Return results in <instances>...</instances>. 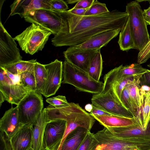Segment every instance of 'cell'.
<instances>
[{
	"label": "cell",
	"mask_w": 150,
	"mask_h": 150,
	"mask_svg": "<svg viewBox=\"0 0 150 150\" xmlns=\"http://www.w3.org/2000/svg\"><path fill=\"white\" fill-rule=\"evenodd\" d=\"M66 26L61 33L52 39L57 47L79 45L92 37L113 29H122L129 18L126 12L116 10L97 15L80 16L63 11Z\"/></svg>",
	"instance_id": "1"
},
{
	"label": "cell",
	"mask_w": 150,
	"mask_h": 150,
	"mask_svg": "<svg viewBox=\"0 0 150 150\" xmlns=\"http://www.w3.org/2000/svg\"><path fill=\"white\" fill-rule=\"evenodd\" d=\"M45 110L49 121L57 119L66 121V129L61 142L70 132L78 127H82L90 131L95 122L93 116L78 103H70L68 106L60 108H55L49 105Z\"/></svg>",
	"instance_id": "2"
},
{
	"label": "cell",
	"mask_w": 150,
	"mask_h": 150,
	"mask_svg": "<svg viewBox=\"0 0 150 150\" xmlns=\"http://www.w3.org/2000/svg\"><path fill=\"white\" fill-rule=\"evenodd\" d=\"M63 83L71 85L79 91L93 94L102 93L104 83L92 78L88 74L65 60L63 64Z\"/></svg>",
	"instance_id": "3"
},
{
	"label": "cell",
	"mask_w": 150,
	"mask_h": 150,
	"mask_svg": "<svg viewBox=\"0 0 150 150\" xmlns=\"http://www.w3.org/2000/svg\"><path fill=\"white\" fill-rule=\"evenodd\" d=\"M143 10L139 2L135 0L127 3L126 12L129 15L130 26L136 49L140 51L150 40L147 25L144 21Z\"/></svg>",
	"instance_id": "4"
},
{
	"label": "cell",
	"mask_w": 150,
	"mask_h": 150,
	"mask_svg": "<svg viewBox=\"0 0 150 150\" xmlns=\"http://www.w3.org/2000/svg\"><path fill=\"white\" fill-rule=\"evenodd\" d=\"M52 34L39 25L32 23L14 39L18 42L22 50L33 55L42 50Z\"/></svg>",
	"instance_id": "5"
},
{
	"label": "cell",
	"mask_w": 150,
	"mask_h": 150,
	"mask_svg": "<svg viewBox=\"0 0 150 150\" xmlns=\"http://www.w3.org/2000/svg\"><path fill=\"white\" fill-rule=\"evenodd\" d=\"M24 18L26 21L38 24L54 35L62 32L66 26L63 11L40 9L31 12Z\"/></svg>",
	"instance_id": "6"
},
{
	"label": "cell",
	"mask_w": 150,
	"mask_h": 150,
	"mask_svg": "<svg viewBox=\"0 0 150 150\" xmlns=\"http://www.w3.org/2000/svg\"><path fill=\"white\" fill-rule=\"evenodd\" d=\"M18 117L22 126H34L43 109L41 94L29 92L16 106Z\"/></svg>",
	"instance_id": "7"
},
{
	"label": "cell",
	"mask_w": 150,
	"mask_h": 150,
	"mask_svg": "<svg viewBox=\"0 0 150 150\" xmlns=\"http://www.w3.org/2000/svg\"><path fill=\"white\" fill-rule=\"evenodd\" d=\"M15 40L0 23V67H4L22 60Z\"/></svg>",
	"instance_id": "8"
},
{
	"label": "cell",
	"mask_w": 150,
	"mask_h": 150,
	"mask_svg": "<svg viewBox=\"0 0 150 150\" xmlns=\"http://www.w3.org/2000/svg\"><path fill=\"white\" fill-rule=\"evenodd\" d=\"M147 70L138 63L125 66L121 65L115 67L104 76L102 93L108 91L115 82L123 78H133L139 81V79Z\"/></svg>",
	"instance_id": "9"
},
{
	"label": "cell",
	"mask_w": 150,
	"mask_h": 150,
	"mask_svg": "<svg viewBox=\"0 0 150 150\" xmlns=\"http://www.w3.org/2000/svg\"><path fill=\"white\" fill-rule=\"evenodd\" d=\"M93 107L112 115L133 118V115L115 98L110 91L93 94L91 99Z\"/></svg>",
	"instance_id": "10"
},
{
	"label": "cell",
	"mask_w": 150,
	"mask_h": 150,
	"mask_svg": "<svg viewBox=\"0 0 150 150\" xmlns=\"http://www.w3.org/2000/svg\"><path fill=\"white\" fill-rule=\"evenodd\" d=\"M67 125L66 120L61 119L48 122L46 126L44 143L45 150H57L62 141Z\"/></svg>",
	"instance_id": "11"
},
{
	"label": "cell",
	"mask_w": 150,
	"mask_h": 150,
	"mask_svg": "<svg viewBox=\"0 0 150 150\" xmlns=\"http://www.w3.org/2000/svg\"><path fill=\"white\" fill-rule=\"evenodd\" d=\"M47 76L42 95L46 98L54 95L62 82L63 64L57 59L44 65Z\"/></svg>",
	"instance_id": "12"
},
{
	"label": "cell",
	"mask_w": 150,
	"mask_h": 150,
	"mask_svg": "<svg viewBox=\"0 0 150 150\" xmlns=\"http://www.w3.org/2000/svg\"><path fill=\"white\" fill-rule=\"evenodd\" d=\"M121 30L113 29L104 31L93 36L81 44L70 47L77 50H98L117 36Z\"/></svg>",
	"instance_id": "13"
},
{
	"label": "cell",
	"mask_w": 150,
	"mask_h": 150,
	"mask_svg": "<svg viewBox=\"0 0 150 150\" xmlns=\"http://www.w3.org/2000/svg\"><path fill=\"white\" fill-rule=\"evenodd\" d=\"M98 50H77L69 47L63 54L66 60L88 73L91 60Z\"/></svg>",
	"instance_id": "14"
},
{
	"label": "cell",
	"mask_w": 150,
	"mask_h": 150,
	"mask_svg": "<svg viewBox=\"0 0 150 150\" xmlns=\"http://www.w3.org/2000/svg\"><path fill=\"white\" fill-rule=\"evenodd\" d=\"M22 126L20 122L16 106L12 107L6 111L0 120V131L4 132L9 139Z\"/></svg>",
	"instance_id": "15"
},
{
	"label": "cell",
	"mask_w": 150,
	"mask_h": 150,
	"mask_svg": "<svg viewBox=\"0 0 150 150\" xmlns=\"http://www.w3.org/2000/svg\"><path fill=\"white\" fill-rule=\"evenodd\" d=\"M46 3L44 0H16L10 6V16L18 14L24 18L31 12L40 9H44Z\"/></svg>",
	"instance_id": "16"
},
{
	"label": "cell",
	"mask_w": 150,
	"mask_h": 150,
	"mask_svg": "<svg viewBox=\"0 0 150 150\" xmlns=\"http://www.w3.org/2000/svg\"><path fill=\"white\" fill-rule=\"evenodd\" d=\"M107 128L113 135L118 138L150 137V121L146 129L143 128L139 124Z\"/></svg>",
	"instance_id": "17"
},
{
	"label": "cell",
	"mask_w": 150,
	"mask_h": 150,
	"mask_svg": "<svg viewBox=\"0 0 150 150\" xmlns=\"http://www.w3.org/2000/svg\"><path fill=\"white\" fill-rule=\"evenodd\" d=\"M33 126H23L10 139L12 150H28L31 148Z\"/></svg>",
	"instance_id": "18"
},
{
	"label": "cell",
	"mask_w": 150,
	"mask_h": 150,
	"mask_svg": "<svg viewBox=\"0 0 150 150\" xmlns=\"http://www.w3.org/2000/svg\"><path fill=\"white\" fill-rule=\"evenodd\" d=\"M0 92L4 96L5 101L11 104L17 105L30 92L20 82L0 86Z\"/></svg>",
	"instance_id": "19"
},
{
	"label": "cell",
	"mask_w": 150,
	"mask_h": 150,
	"mask_svg": "<svg viewBox=\"0 0 150 150\" xmlns=\"http://www.w3.org/2000/svg\"><path fill=\"white\" fill-rule=\"evenodd\" d=\"M49 121L44 109L38 118L36 124L32 129V143L31 148L34 150H45L44 136L46 125Z\"/></svg>",
	"instance_id": "20"
},
{
	"label": "cell",
	"mask_w": 150,
	"mask_h": 150,
	"mask_svg": "<svg viewBox=\"0 0 150 150\" xmlns=\"http://www.w3.org/2000/svg\"><path fill=\"white\" fill-rule=\"evenodd\" d=\"M89 131L82 127H77L66 136L57 150H77Z\"/></svg>",
	"instance_id": "21"
},
{
	"label": "cell",
	"mask_w": 150,
	"mask_h": 150,
	"mask_svg": "<svg viewBox=\"0 0 150 150\" xmlns=\"http://www.w3.org/2000/svg\"><path fill=\"white\" fill-rule=\"evenodd\" d=\"M92 115L100 124L106 128L122 127L139 124L135 117L129 118L115 115Z\"/></svg>",
	"instance_id": "22"
},
{
	"label": "cell",
	"mask_w": 150,
	"mask_h": 150,
	"mask_svg": "<svg viewBox=\"0 0 150 150\" xmlns=\"http://www.w3.org/2000/svg\"><path fill=\"white\" fill-rule=\"evenodd\" d=\"M119 33L118 43L121 50L127 51L131 49H136L130 29L129 17Z\"/></svg>",
	"instance_id": "23"
},
{
	"label": "cell",
	"mask_w": 150,
	"mask_h": 150,
	"mask_svg": "<svg viewBox=\"0 0 150 150\" xmlns=\"http://www.w3.org/2000/svg\"><path fill=\"white\" fill-rule=\"evenodd\" d=\"M103 59L100 50L95 53L90 61L88 72V75L95 81H99L103 69Z\"/></svg>",
	"instance_id": "24"
},
{
	"label": "cell",
	"mask_w": 150,
	"mask_h": 150,
	"mask_svg": "<svg viewBox=\"0 0 150 150\" xmlns=\"http://www.w3.org/2000/svg\"><path fill=\"white\" fill-rule=\"evenodd\" d=\"M137 120L139 124L146 129L150 121V91L146 92L143 104L139 110Z\"/></svg>",
	"instance_id": "25"
},
{
	"label": "cell",
	"mask_w": 150,
	"mask_h": 150,
	"mask_svg": "<svg viewBox=\"0 0 150 150\" xmlns=\"http://www.w3.org/2000/svg\"><path fill=\"white\" fill-rule=\"evenodd\" d=\"M36 59L28 61L21 60L3 67L6 70L15 75H19L27 71L34 70V65L37 62Z\"/></svg>",
	"instance_id": "26"
},
{
	"label": "cell",
	"mask_w": 150,
	"mask_h": 150,
	"mask_svg": "<svg viewBox=\"0 0 150 150\" xmlns=\"http://www.w3.org/2000/svg\"><path fill=\"white\" fill-rule=\"evenodd\" d=\"M139 81L134 79L130 81L126 85L131 99L137 107L139 110L143 104L144 95L146 93L139 90Z\"/></svg>",
	"instance_id": "27"
},
{
	"label": "cell",
	"mask_w": 150,
	"mask_h": 150,
	"mask_svg": "<svg viewBox=\"0 0 150 150\" xmlns=\"http://www.w3.org/2000/svg\"><path fill=\"white\" fill-rule=\"evenodd\" d=\"M34 73L36 83L35 92L42 94L47 81V74L44 65L37 62L34 67Z\"/></svg>",
	"instance_id": "28"
},
{
	"label": "cell",
	"mask_w": 150,
	"mask_h": 150,
	"mask_svg": "<svg viewBox=\"0 0 150 150\" xmlns=\"http://www.w3.org/2000/svg\"><path fill=\"white\" fill-rule=\"evenodd\" d=\"M121 101L123 106L137 120L139 109L131 99L129 91L126 85L122 91Z\"/></svg>",
	"instance_id": "29"
},
{
	"label": "cell",
	"mask_w": 150,
	"mask_h": 150,
	"mask_svg": "<svg viewBox=\"0 0 150 150\" xmlns=\"http://www.w3.org/2000/svg\"><path fill=\"white\" fill-rule=\"evenodd\" d=\"M134 79H135L131 77H126L121 79L115 82L108 91L111 92L115 99L122 105L121 97L122 91L129 81Z\"/></svg>",
	"instance_id": "30"
},
{
	"label": "cell",
	"mask_w": 150,
	"mask_h": 150,
	"mask_svg": "<svg viewBox=\"0 0 150 150\" xmlns=\"http://www.w3.org/2000/svg\"><path fill=\"white\" fill-rule=\"evenodd\" d=\"M20 83L30 92L36 91V83L34 70L27 71L20 74Z\"/></svg>",
	"instance_id": "31"
},
{
	"label": "cell",
	"mask_w": 150,
	"mask_h": 150,
	"mask_svg": "<svg viewBox=\"0 0 150 150\" xmlns=\"http://www.w3.org/2000/svg\"><path fill=\"white\" fill-rule=\"evenodd\" d=\"M109 11L105 4L95 0L91 6L86 10L84 16L96 15Z\"/></svg>",
	"instance_id": "32"
},
{
	"label": "cell",
	"mask_w": 150,
	"mask_h": 150,
	"mask_svg": "<svg viewBox=\"0 0 150 150\" xmlns=\"http://www.w3.org/2000/svg\"><path fill=\"white\" fill-rule=\"evenodd\" d=\"M46 101L51 106L55 108H63L69 105V103L65 96L58 95L51 98H47Z\"/></svg>",
	"instance_id": "33"
},
{
	"label": "cell",
	"mask_w": 150,
	"mask_h": 150,
	"mask_svg": "<svg viewBox=\"0 0 150 150\" xmlns=\"http://www.w3.org/2000/svg\"><path fill=\"white\" fill-rule=\"evenodd\" d=\"M150 58V39L147 45L139 51L137 57V63H144Z\"/></svg>",
	"instance_id": "34"
},
{
	"label": "cell",
	"mask_w": 150,
	"mask_h": 150,
	"mask_svg": "<svg viewBox=\"0 0 150 150\" xmlns=\"http://www.w3.org/2000/svg\"><path fill=\"white\" fill-rule=\"evenodd\" d=\"M50 10L54 11H67V3L62 0H50Z\"/></svg>",
	"instance_id": "35"
},
{
	"label": "cell",
	"mask_w": 150,
	"mask_h": 150,
	"mask_svg": "<svg viewBox=\"0 0 150 150\" xmlns=\"http://www.w3.org/2000/svg\"><path fill=\"white\" fill-rule=\"evenodd\" d=\"M93 134L89 131L77 150H92L95 139Z\"/></svg>",
	"instance_id": "36"
},
{
	"label": "cell",
	"mask_w": 150,
	"mask_h": 150,
	"mask_svg": "<svg viewBox=\"0 0 150 150\" xmlns=\"http://www.w3.org/2000/svg\"><path fill=\"white\" fill-rule=\"evenodd\" d=\"M0 150H12L10 139L1 131H0Z\"/></svg>",
	"instance_id": "37"
},
{
	"label": "cell",
	"mask_w": 150,
	"mask_h": 150,
	"mask_svg": "<svg viewBox=\"0 0 150 150\" xmlns=\"http://www.w3.org/2000/svg\"><path fill=\"white\" fill-rule=\"evenodd\" d=\"M13 84L6 74V70L0 67V86Z\"/></svg>",
	"instance_id": "38"
},
{
	"label": "cell",
	"mask_w": 150,
	"mask_h": 150,
	"mask_svg": "<svg viewBox=\"0 0 150 150\" xmlns=\"http://www.w3.org/2000/svg\"><path fill=\"white\" fill-rule=\"evenodd\" d=\"M95 0H79L73 7L75 8L87 9L92 5Z\"/></svg>",
	"instance_id": "39"
},
{
	"label": "cell",
	"mask_w": 150,
	"mask_h": 150,
	"mask_svg": "<svg viewBox=\"0 0 150 150\" xmlns=\"http://www.w3.org/2000/svg\"><path fill=\"white\" fill-rule=\"evenodd\" d=\"M140 86L146 85L150 87V70H147L139 79V84Z\"/></svg>",
	"instance_id": "40"
},
{
	"label": "cell",
	"mask_w": 150,
	"mask_h": 150,
	"mask_svg": "<svg viewBox=\"0 0 150 150\" xmlns=\"http://www.w3.org/2000/svg\"><path fill=\"white\" fill-rule=\"evenodd\" d=\"M91 115H112L106 111L93 107V108L90 112Z\"/></svg>",
	"instance_id": "41"
},
{
	"label": "cell",
	"mask_w": 150,
	"mask_h": 150,
	"mask_svg": "<svg viewBox=\"0 0 150 150\" xmlns=\"http://www.w3.org/2000/svg\"><path fill=\"white\" fill-rule=\"evenodd\" d=\"M87 9L75 8L73 7L72 8L67 10V11L69 13L73 15L83 16H84Z\"/></svg>",
	"instance_id": "42"
},
{
	"label": "cell",
	"mask_w": 150,
	"mask_h": 150,
	"mask_svg": "<svg viewBox=\"0 0 150 150\" xmlns=\"http://www.w3.org/2000/svg\"><path fill=\"white\" fill-rule=\"evenodd\" d=\"M6 71L7 74L13 84L20 83V75H15L6 70Z\"/></svg>",
	"instance_id": "43"
},
{
	"label": "cell",
	"mask_w": 150,
	"mask_h": 150,
	"mask_svg": "<svg viewBox=\"0 0 150 150\" xmlns=\"http://www.w3.org/2000/svg\"><path fill=\"white\" fill-rule=\"evenodd\" d=\"M144 19L147 25H150V6L147 9L143 11Z\"/></svg>",
	"instance_id": "44"
},
{
	"label": "cell",
	"mask_w": 150,
	"mask_h": 150,
	"mask_svg": "<svg viewBox=\"0 0 150 150\" xmlns=\"http://www.w3.org/2000/svg\"><path fill=\"white\" fill-rule=\"evenodd\" d=\"M139 90L141 91L146 92L150 91V87L146 85L140 86Z\"/></svg>",
	"instance_id": "45"
},
{
	"label": "cell",
	"mask_w": 150,
	"mask_h": 150,
	"mask_svg": "<svg viewBox=\"0 0 150 150\" xmlns=\"http://www.w3.org/2000/svg\"><path fill=\"white\" fill-rule=\"evenodd\" d=\"M85 108L86 111L90 112L93 108V106L92 104H87L85 106Z\"/></svg>",
	"instance_id": "46"
},
{
	"label": "cell",
	"mask_w": 150,
	"mask_h": 150,
	"mask_svg": "<svg viewBox=\"0 0 150 150\" xmlns=\"http://www.w3.org/2000/svg\"><path fill=\"white\" fill-rule=\"evenodd\" d=\"M5 101L4 97L2 93L0 92V107H1L2 104Z\"/></svg>",
	"instance_id": "47"
},
{
	"label": "cell",
	"mask_w": 150,
	"mask_h": 150,
	"mask_svg": "<svg viewBox=\"0 0 150 150\" xmlns=\"http://www.w3.org/2000/svg\"><path fill=\"white\" fill-rule=\"evenodd\" d=\"M78 0H69L67 1V3L69 4H73L75 3H76Z\"/></svg>",
	"instance_id": "48"
},
{
	"label": "cell",
	"mask_w": 150,
	"mask_h": 150,
	"mask_svg": "<svg viewBox=\"0 0 150 150\" xmlns=\"http://www.w3.org/2000/svg\"><path fill=\"white\" fill-rule=\"evenodd\" d=\"M147 66L149 67L150 68V63Z\"/></svg>",
	"instance_id": "49"
},
{
	"label": "cell",
	"mask_w": 150,
	"mask_h": 150,
	"mask_svg": "<svg viewBox=\"0 0 150 150\" xmlns=\"http://www.w3.org/2000/svg\"><path fill=\"white\" fill-rule=\"evenodd\" d=\"M28 150H34L32 148H30Z\"/></svg>",
	"instance_id": "50"
},
{
	"label": "cell",
	"mask_w": 150,
	"mask_h": 150,
	"mask_svg": "<svg viewBox=\"0 0 150 150\" xmlns=\"http://www.w3.org/2000/svg\"><path fill=\"white\" fill-rule=\"evenodd\" d=\"M147 1L149 2V4H150V0H148Z\"/></svg>",
	"instance_id": "51"
}]
</instances>
